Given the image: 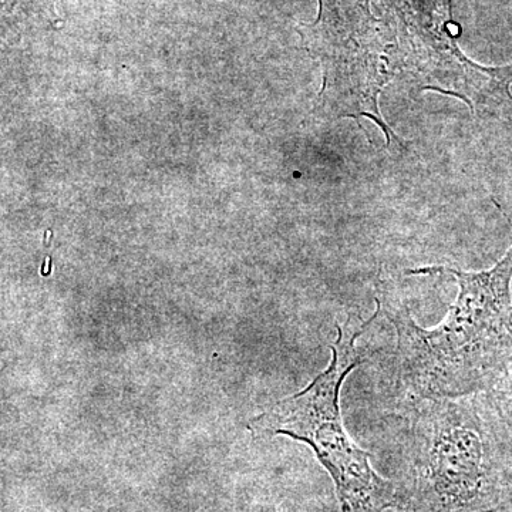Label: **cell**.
<instances>
[{
	"label": "cell",
	"instance_id": "6da1fadb",
	"mask_svg": "<svg viewBox=\"0 0 512 512\" xmlns=\"http://www.w3.org/2000/svg\"><path fill=\"white\" fill-rule=\"evenodd\" d=\"M410 274L456 276L460 292L446 318L430 329L421 328L392 289L377 296V312L394 332V392L407 406L487 392L512 365V247L488 271L430 266Z\"/></svg>",
	"mask_w": 512,
	"mask_h": 512
},
{
	"label": "cell",
	"instance_id": "7a4b0ae2",
	"mask_svg": "<svg viewBox=\"0 0 512 512\" xmlns=\"http://www.w3.org/2000/svg\"><path fill=\"white\" fill-rule=\"evenodd\" d=\"M392 512H503L512 484L484 394L410 406Z\"/></svg>",
	"mask_w": 512,
	"mask_h": 512
},
{
	"label": "cell",
	"instance_id": "3957f363",
	"mask_svg": "<svg viewBox=\"0 0 512 512\" xmlns=\"http://www.w3.org/2000/svg\"><path fill=\"white\" fill-rule=\"evenodd\" d=\"M367 328L369 322L359 318L338 325L328 369L305 390L274 404L247 424L254 436H289L311 446L335 484L342 512H389L397 504L396 483L377 473L370 454L345 430L340 413L342 384L367 359L356 345Z\"/></svg>",
	"mask_w": 512,
	"mask_h": 512
},
{
	"label": "cell",
	"instance_id": "277c9868",
	"mask_svg": "<svg viewBox=\"0 0 512 512\" xmlns=\"http://www.w3.org/2000/svg\"><path fill=\"white\" fill-rule=\"evenodd\" d=\"M318 22L303 26L325 67L320 103L342 119H372L386 133L379 96L400 69L396 33L370 13L367 0H319Z\"/></svg>",
	"mask_w": 512,
	"mask_h": 512
},
{
	"label": "cell",
	"instance_id": "5b68a950",
	"mask_svg": "<svg viewBox=\"0 0 512 512\" xmlns=\"http://www.w3.org/2000/svg\"><path fill=\"white\" fill-rule=\"evenodd\" d=\"M483 394L503 443L512 484V365Z\"/></svg>",
	"mask_w": 512,
	"mask_h": 512
},
{
	"label": "cell",
	"instance_id": "8992f818",
	"mask_svg": "<svg viewBox=\"0 0 512 512\" xmlns=\"http://www.w3.org/2000/svg\"><path fill=\"white\" fill-rule=\"evenodd\" d=\"M503 512H512V508H510V510H507V511H503Z\"/></svg>",
	"mask_w": 512,
	"mask_h": 512
}]
</instances>
